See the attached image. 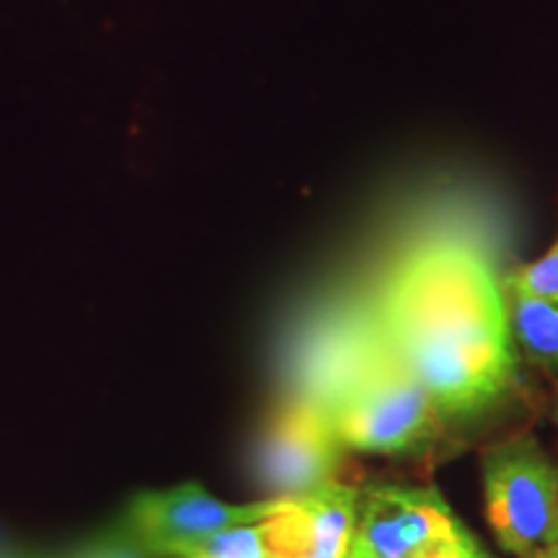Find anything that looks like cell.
Masks as SVG:
<instances>
[{"label":"cell","instance_id":"cell-1","mask_svg":"<svg viewBox=\"0 0 558 558\" xmlns=\"http://www.w3.org/2000/svg\"><path fill=\"white\" fill-rule=\"evenodd\" d=\"M380 331L442 416H473L514 383L509 305L476 248L432 243L409 254L380 295Z\"/></svg>","mask_w":558,"mask_h":558},{"label":"cell","instance_id":"cell-2","mask_svg":"<svg viewBox=\"0 0 558 558\" xmlns=\"http://www.w3.org/2000/svg\"><path fill=\"white\" fill-rule=\"evenodd\" d=\"M486 518L507 554L525 558L558 543V471L533 437L484 452Z\"/></svg>","mask_w":558,"mask_h":558},{"label":"cell","instance_id":"cell-3","mask_svg":"<svg viewBox=\"0 0 558 558\" xmlns=\"http://www.w3.org/2000/svg\"><path fill=\"white\" fill-rule=\"evenodd\" d=\"M326 411L344 448L386 456L427 442L442 418L427 388L393 354Z\"/></svg>","mask_w":558,"mask_h":558},{"label":"cell","instance_id":"cell-4","mask_svg":"<svg viewBox=\"0 0 558 558\" xmlns=\"http://www.w3.org/2000/svg\"><path fill=\"white\" fill-rule=\"evenodd\" d=\"M469 533L435 488L369 486L344 558H432Z\"/></svg>","mask_w":558,"mask_h":558},{"label":"cell","instance_id":"cell-5","mask_svg":"<svg viewBox=\"0 0 558 558\" xmlns=\"http://www.w3.org/2000/svg\"><path fill=\"white\" fill-rule=\"evenodd\" d=\"M344 445L326 407L292 403L271 418L254 452V473L269 499H295L337 481Z\"/></svg>","mask_w":558,"mask_h":558},{"label":"cell","instance_id":"cell-6","mask_svg":"<svg viewBox=\"0 0 558 558\" xmlns=\"http://www.w3.org/2000/svg\"><path fill=\"white\" fill-rule=\"evenodd\" d=\"M284 505V499H262L254 505H228L199 484H181L166 492H143L130 501L122 525L156 558L220 530L256 525Z\"/></svg>","mask_w":558,"mask_h":558},{"label":"cell","instance_id":"cell-7","mask_svg":"<svg viewBox=\"0 0 558 558\" xmlns=\"http://www.w3.org/2000/svg\"><path fill=\"white\" fill-rule=\"evenodd\" d=\"M360 488L331 484L284 499L271 518L259 522L269 558H344L357 518Z\"/></svg>","mask_w":558,"mask_h":558},{"label":"cell","instance_id":"cell-8","mask_svg":"<svg viewBox=\"0 0 558 558\" xmlns=\"http://www.w3.org/2000/svg\"><path fill=\"white\" fill-rule=\"evenodd\" d=\"M507 305L512 337L527 357L558 367V300L509 295Z\"/></svg>","mask_w":558,"mask_h":558},{"label":"cell","instance_id":"cell-9","mask_svg":"<svg viewBox=\"0 0 558 558\" xmlns=\"http://www.w3.org/2000/svg\"><path fill=\"white\" fill-rule=\"evenodd\" d=\"M169 558H269L259 522L220 530L173 550Z\"/></svg>","mask_w":558,"mask_h":558},{"label":"cell","instance_id":"cell-10","mask_svg":"<svg viewBox=\"0 0 558 558\" xmlns=\"http://www.w3.org/2000/svg\"><path fill=\"white\" fill-rule=\"evenodd\" d=\"M507 295L558 300V243L538 262L527 264L507 277Z\"/></svg>","mask_w":558,"mask_h":558},{"label":"cell","instance_id":"cell-11","mask_svg":"<svg viewBox=\"0 0 558 558\" xmlns=\"http://www.w3.org/2000/svg\"><path fill=\"white\" fill-rule=\"evenodd\" d=\"M70 558H156L148 548L140 543L128 527L117 525L109 533H104L101 538H96L88 546H83L78 554Z\"/></svg>","mask_w":558,"mask_h":558},{"label":"cell","instance_id":"cell-12","mask_svg":"<svg viewBox=\"0 0 558 558\" xmlns=\"http://www.w3.org/2000/svg\"><path fill=\"white\" fill-rule=\"evenodd\" d=\"M432 558H492V556H488L486 550L478 546V541L473 538L471 533H465L463 538H458L456 543H452V546L439 550V554L432 556Z\"/></svg>","mask_w":558,"mask_h":558},{"label":"cell","instance_id":"cell-13","mask_svg":"<svg viewBox=\"0 0 558 558\" xmlns=\"http://www.w3.org/2000/svg\"><path fill=\"white\" fill-rule=\"evenodd\" d=\"M525 558H558V543H554V546H548V548L535 550V554H530Z\"/></svg>","mask_w":558,"mask_h":558},{"label":"cell","instance_id":"cell-14","mask_svg":"<svg viewBox=\"0 0 558 558\" xmlns=\"http://www.w3.org/2000/svg\"><path fill=\"white\" fill-rule=\"evenodd\" d=\"M0 558H3V556H0Z\"/></svg>","mask_w":558,"mask_h":558}]
</instances>
